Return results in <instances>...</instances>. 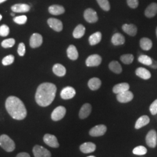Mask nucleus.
Listing matches in <instances>:
<instances>
[{"label":"nucleus","mask_w":157,"mask_h":157,"mask_svg":"<svg viewBox=\"0 0 157 157\" xmlns=\"http://www.w3.org/2000/svg\"><path fill=\"white\" fill-rule=\"evenodd\" d=\"M66 108L63 106H59L52 111L51 113V119L54 121H58L61 120L66 114Z\"/></svg>","instance_id":"20e7f679"},{"label":"nucleus","mask_w":157,"mask_h":157,"mask_svg":"<svg viewBox=\"0 0 157 157\" xmlns=\"http://www.w3.org/2000/svg\"><path fill=\"white\" fill-rule=\"evenodd\" d=\"M121 61L124 64L129 65L132 63L134 60V56L132 54H124L121 56Z\"/></svg>","instance_id":"473e14b6"},{"label":"nucleus","mask_w":157,"mask_h":157,"mask_svg":"<svg viewBox=\"0 0 157 157\" xmlns=\"http://www.w3.org/2000/svg\"><path fill=\"white\" fill-rule=\"evenodd\" d=\"M122 29L124 32L131 36H136L137 32L136 26L133 24H124L122 26Z\"/></svg>","instance_id":"6ab92c4d"},{"label":"nucleus","mask_w":157,"mask_h":157,"mask_svg":"<svg viewBox=\"0 0 157 157\" xmlns=\"http://www.w3.org/2000/svg\"><path fill=\"white\" fill-rule=\"evenodd\" d=\"M7 112L12 118L16 120H23L27 116V110L22 101L15 96L9 97L6 102Z\"/></svg>","instance_id":"f03ea898"},{"label":"nucleus","mask_w":157,"mask_h":157,"mask_svg":"<svg viewBox=\"0 0 157 157\" xmlns=\"http://www.w3.org/2000/svg\"><path fill=\"white\" fill-rule=\"evenodd\" d=\"M109 68L112 72L117 74H119L122 72V68L121 64L115 61H113L109 63Z\"/></svg>","instance_id":"7c9ffc66"},{"label":"nucleus","mask_w":157,"mask_h":157,"mask_svg":"<svg viewBox=\"0 0 157 157\" xmlns=\"http://www.w3.org/2000/svg\"><path fill=\"white\" fill-rule=\"evenodd\" d=\"M86 28L83 25H78L73 30V36L75 39H80L85 34Z\"/></svg>","instance_id":"cd10ccee"},{"label":"nucleus","mask_w":157,"mask_h":157,"mask_svg":"<svg viewBox=\"0 0 157 157\" xmlns=\"http://www.w3.org/2000/svg\"><path fill=\"white\" fill-rule=\"evenodd\" d=\"M12 16H15V13H12L11 14Z\"/></svg>","instance_id":"49530a36"},{"label":"nucleus","mask_w":157,"mask_h":157,"mask_svg":"<svg viewBox=\"0 0 157 157\" xmlns=\"http://www.w3.org/2000/svg\"><path fill=\"white\" fill-rule=\"evenodd\" d=\"M10 33V28L6 25L0 26V36L2 37H6Z\"/></svg>","instance_id":"4c0bfd02"},{"label":"nucleus","mask_w":157,"mask_h":157,"mask_svg":"<svg viewBox=\"0 0 157 157\" xmlns=\"http://www.w3.org/2000/svg\"><path fill=\"white\" fill-rule=\"evenodd\" d=\"M43 43V37L39 33H34L30 39V45L35 48L40 47Z\"/></svg>","instance_id":"4468645a"},{"label":"nucleus","mask_w":157,"mask_h":157,"mask_svg":"<svg viewBox=\"0 0 157 157\" xmlns=\"http://www.w3.org/2000/svg\"><path fill=\"white\" fill-rule=\"evenodd\" d=\"M117 100L121 103H127L133 100V94L128 90L117 94Z\"/></svg>","instance_id":"f8f14e48"},{"label":"nucleus","mask_w":157,"mask_h":157,"mask_svg":"<svg viewBox=\"0 0 157 157\" xmlns=\"http://www.w3.org/2000/svg\"><path fill=\"white\" fill-rule=\"evenodd\" d=\"M150 111L152 115L157 114V100H155L151 104L150 107Z\"/></svg>","instance_id":"a19ab883"},{"label":"nucleus","mask_w":157,"mask_h":157,"mask_svg":"<svg viewBox=\"0 0 157 157\" xmlns=\"http://www.w3.org/2000/svg\"><path fill=\"white\" fill-rule=\"evenodd\" d=\"M96 149L95 144L91 142H87L80 146V151L84 154H88L94 151Z\"/></svg>","instance_id":"dca6fc26"},{"label":"nucleus","mask_w":157,"mask_h":157,"mask_svg":"<svg viewBox=\"0 0 157 157\" xmlns=\"http://www.w3.org/2000/svg\"><path fill=\"white\" fill-rule=\"evenodd\" d=\"M152 68H154V69H157V62L156 61H152V63L151 65Z\"/></svg>","instance_id":"c03bdc74"},{"label":"nucleus","mask_w":157,"mask_h":157,"mask_svg":"<svg viewBox=\"0 0 157 157\" xmlns=\"http://www.w3.org/2000/svg\"><path fill=\"white\" fill-rule=\"evenodd\" d=\"M107 129L106 126L104 124H99L91 129L89 134L93 137H99L104 135L107 132Z\"/></svg>","instance_id":"1a4fd4ad"},{"label":"nucleus","mask_w":157,"mask_h":157,"mask_svg":"<svg viewBox=\"0 0 157 157\" xmlns=\"http://www.w3.org/2000/svg\"><path fill=\"white\" fill-rule=\"evenodd\" d=\"M34 157H51V154L47 149L42 146L36 145L33 149Z\"/></svg>","instance_id":"423d86ee"},{"label":"nucleus","mask_w":157,"mask_h":157,"mask_svg":"<svg viewBox=\"0 0 157 157\" xmlns=\"http://www.w3.org/2000/svg\"><path fill=\"white\" fill-rule=\"evenodd\" d=\"M130 88V86L128 83H122L119 84H116L113 87V92L117 94H118L119 93H123L124 91H128Z\"/></svg>","instance_id":"412c9836"},{"label":"nucleus","mask_w":157,"mask_h":157,"mask_svg":"<svg viewBox=\"0 0 157 157\" xmlns=\"http://www.w3.org/2000/svg\"><path fill=\"white\" fill-rule=\"evenodd\" d=\"M157 13V4L155 2H152L150 5L148 6L144 12L146 17L148 18L155 17Z\"/></svg>","instance_id":"f3484780"},{"label":"nucleus","mask_w":157,"mask_h":157,"mask_svg":"<svg viewBox=\"0 0 157 157\" xmlns=\"http://www.w3.org/2000/svg\"><path fill=\"white\" fill-rule=\"evenodd\" d=\"M47 23L51 28L54 30L59 32L62 31L63 29V25L61 21L56 18H50L48 19Z\"/></svg>","instance_id":"ddd939ff"},{"label":"nucleus","mask_w":157,"mask_h":157,"mask_svg":"<svg viewBox=\"0 0 157 157\" xmlns=\"http://www.w3.org/2000/svg\"><path fill=\"white\" fill-rule=\"evenodd\" d=\"M16 157H30V155L28 153L23 152L19 153L16 156Z\"/></svg>","instance_id":"37998d69"},{"label":"nucleus","mask_w":157,"mask_h":157,"mask_svg":"<svg viewBox=\"0 0 157 157\" xmlns=\"http://www.w3.org/2000/svg\"><path fill=\"white\" fill-rule=\"evenodd\" d=\"M91 105L90 104H84L80 109L78 116L79 118L82 119L87 118L90 115V113L91 112Z\"/></svg>","instance_id":"2eb2a0df"},{"label":"nucleus","mask_w":157,"mask_h":157,"mask_svg":"<svg viewBox=\"0 0 157 157\" xmlns=\"http://www.w3.org/2000/svg\"><path fill=\"white\" fill-rule=\"evenodd\" d=\"M0 146L6 152L13 151L15 149L14 141L6 135H2L0 136Z\"/></svg>","instance_id":"7ed1b4c3"},{"label":"nucleus","mask_w":157,"mask_h":157,"mask_svg":"<svg viewBox=\"0 0 157 157\" xmlns=\"http://www.w3.org/2000/svg\"><path fill=\"white\" fill-rule=\"evenodd\" d=\"M84 17L87 22L90 23H95L98 19L97 12L91 8H88L84 11Z\"/></svg>","instance_id":"6e6552de"},{"label":"nucleus","mask_w":157,"mask_h":157,"mask_svg":"<svg viewBox=\"0 0 157 157\" xmlns=\"http://www.w3.org/2000/svg\"><path fill=\"white\" fill-rule=\"evenodd\" d=\"M56 92V87L55 84L43 83L37 89L35 95L36 101L41 107H47L54 101Z\"/></svg>","instance_id":"f257e3e1"},{"label":"nucleus","mask_w":157,"mask_h":157,"mask_svg":"<svg viewBox=\"0 0 157 157\" xmlns=\"http://www.w3.org/2000/svg\"><path fill=\"white\" fill-rule=\"evenodd\" d=\"M2 19V15L0 14V21Z\"/></svg>","instance_id":"de8ad7c7"},{"label":"nucleus","mask_w":157,"mask_h":157,"mask_svg":"<svg viewBox=\"0 0 157 157\" xmlns=\"http://www.w3.org/2000/svg\"><path fill=\"white\" fill-rule=\"evenodd\" d=\"M111 42L113 45H122L125 42V38L124 36L121 33L114 34L112 36Z\"/></svg>","instance_id":"a878e982"},{"label":"nucleus","mask_w":157,"mask_h":157,"mask_svg":"<svg viewBox=\"0 0 157 157\" xmlns=\"http://www.w3.org/2000/svg\"><path fill=\"white\" fill-rule=\"evenodd\" d=\"M136 74L139 78L144 80H148L151 76L150 71L143 67H138L136 70Z\"/></svg>","instance_id":"a211bd4d"},{"label":"nucleus","mask_w":157,"mask_h":157,"mask_svg":"<svg viewBox=\"0 0 157 157\" xmlns=\"http://www.w3.org/2000/svg\"><path fill=\"white\" fill-rule=\"evenodd\" d=\"M102 62V58L101 56L98 54H93L89 56L86 61V64L89 67H98L101 64Z\"/></svg>","instance_id":"0eeeda50"},{"label":"nucleus","mask_w":157,"mask_h":157,"mask_svg":"<svg viewBox=\"0 0 157 157\" xmlns=\"http://www.w3.org/2000/svg\"><path fill=\"white\" fill-rule=\"evenodd\" d=\"M14 59H15V58L13 56L9 55L3 58V59L2 61V63L5 66L10 65L14 62Z\"/></svg>","instance_id":"e433bc0d"},{"label":"nucleus","mask_w":157,"mask_h":157,"mask_svg":"<svg viewBox=\"0 0 157 157\" xmlns=\"http://www.w3.org/2000/svg\"><path fill=\"white\" fill-rule=\"evenodd\" d=\"M156 34H157V28L156 29Z\"/></svg>","instance_id":"8fccbe9b"},{"label":"nucleus","mask_w":157,"mask_h":157,"mask_svg":"<svg viewBox=\"0 0 157 157\" xmlns=\"http://www.w3.org/2000/svg\"><path fill=\"white\" fill-rule=\"evenodd\" d=\"M102 34L100 32H97L91 34L89 39V41L91 45H95L101 41Z\"/></svg>","instance_id":"c85d7f7f"},{"label":"nucleus","mask_w":157,"mask_h":157,"mask_svg":"<svg viewBox=\"0 0 157 157\" xmlns=\"http://www.w3.org/2000/svg\"><path fill=\"white\" fill-rule=\"evenodd\" d=\"M98 5L101 8L105 11H108L110 10V4L108 0H97Z\"/></svg>","instance_id":"f704fd0d"},{"label":"nucleus","mask_w":157,"mask_h":157,"mask_svg":"<svg viewBox=\"0 0 157 157\" xmlns=\"http://www.w3.org/2000/svg\"><path fill=\"white\" fill-rule=\"evenodd\" d=\"M150 118L147 115H143L137 119L135 124V128L139 129L150 123Z\"/></svg>","instance_id":"5701e85b"},{"label":"nucleus","mask_w":157,"mask_h":157,"mask_svg":"<svg viewBox=\"0 0 157 157\" xmlns=\"http://www.w3.org/2000/svg\"><path fill=\"white\" fill-rule=\"evenodd\" d=\"M43 140L47 145L51 147L58 148L59 146L57 138L54 135L45 134L43 137Z\"/></svg>","instance_id":"9d476101"},{"label":"nucleus","mask_w":157,"mask_h":157,"mask_svg":"<svg viewBox=\"0 0 157 157\" xmlns=\"http://www.w3.org/2000/svg\"><path fill=\"white\" fill-rule=\"evenodd\" d=\"M95 157V156H92V155H91V156H89V157Z\"/></svg>","instance_id":"09e8293b"},{"label":"nucleus","mask_w":157,"mask_h":157,"mask_svg":"<svg viewBox=\"0 0 157 157\" xmlns=\"http://www.w3.org/2000/svg\"><path fill=\"white\" fill-rule=\"evenodd\" d=\"M15 43V40L13 39H8L4 40L2 43L1 45L2 47L5 48H8L12 47Z\"/></svg>","instance_id":"c9c22d12"},{"label":"nucleus","mask_w":157,"mask_h":157,"mask_svg":"<svg viewBox=\"0 0 157 157\" xmlns=\"http://www.w3.org/2000/svg\"><path fill=\"white\" fill-rule=\"evenodd\" d=\"M61 97L63 100H69L76 95V91L72 87L67 86L62 89L61 92Z\"/></svg>","instance_id":"9b49d317"},{"label":"nucleus","mask_w":157,"mask_h":157,"mask_svg":"<svg viewBox=\"0 0 157 157\" xmlns=\"http://www.w3.org/2000/svg\"><path fill=\"white\" fill-rule=\"evenodd\" d=\"M147 152V150L145 147L140 146L135 147L133 150V153L135 155H145Z\"/></svg>","instance_id":"72a5a7b5"},{"label":"nucleus","mask_w":157,"mask_h":157,"mask_svg":"<svg viewBox=\"0 0 157 157\" xmlns=\"http://www.w3.org/2000/svg\"><path fill=\"white\" fill-rule=\"evenodd\" d=\"M138 61L139 62L147 66H151L152 63L151 58L150 56L146 55H141L138 58Z\"/></svg>","instance_id":"2f4dec72"},{"label":"nucleus","mask_w":157,"mask_h":157,"mask_svg":"<svg viewBox=\"0 0 157 157\" xmlns=\"http://www.w3.org/2000/svg\"><path fill=\"white\" fill-rule=\"evenodd\" d=\"M48 11L53 15H59L65 12V9L62 6L53 5L49 7Z\"/></svg>","instance_id":"393cba45"},{"label":"nucleus","mask_w":157,"mask_h":157,"mask_svg":"<svg viewBox=\"0 0 157 157\" xmlns=\"http://www.w3.org/2000/svg\"><path fill=\"white\" fill-rule=\"evenodd\" d=\"M146 143L147 146L151 148H155L157 144V132L154 130H151L146 136Z\"/></svg>","instance_id":"39448f33"},{"label":"nucleus","mask_w":157,"mask_h":157,"mask_svg":"<svg viewBox=\"0 0 157 157\" xmlns=\"http://www.w3.org/2000/svg\"><path fill=\"white\" fill-rule=\"evenodd\" d=\"M67 56L68 58L71 60H76L78 58V51L76 47L73 45L69 46L67 49Z\"/></svg>","instance_id":"b1692460"},{"label":"nucleus","mask_w":157,"mask_h":157,"mask_svg":"<svg viewBox=\"0 0 157 157\" xmlns=\"http://www.w3.org/2000/svg\"><path fill=\"white\" fill-rule=\"evenodd\" d=\"M101 86V80L97 78H91L89 80L88 82V86L91 90L94 91V90H98V89H100Z\"/></svg>","instance_id":"bb28decb"},{"label":"nucleus","mask_w":157,"mask_h":157,"mask_svg":"<svg viewBox=\"0 0 157 157\" xmlns=\"http://www.w3.org/2000/svg\"><path fill=\"white\" fill-rule=\"evenodd\" d=\"M52 71L55 75L59 77H62L65 76L67 72L66 68L59 63H56L52 67Z\"/></svg>","instance_id":"4be33fe9"},{"label":"nucleus","mask_w":157,"mask_h":157,"mask_svg":"<svg viewBox=\"0 0 157 157\" xmlns=\"http://www.w3.org/2000/svg\"><path fill=\"white\" fill-rule=\"evenodd\" d=\"M30 9V6L25 4H17L11 7L12 11L14 12L17 13H23V12H27Z\"/></svg>","instance_id":"aec40b11"},{"label":"nucleus","mask_w":157,"mask_h":157,"mask_svg":"<svg viewBox=\"0 0 157 157\" xmlns=\"http://www.w3.org/2000/svg\"><path fill=\"white\" fill-rule=\"evenodd\" d=\"M127 3L130 8L135 9L139 6V0H127Z\"/></svg>","instance_id":"79ce46f5"},{"label":"nucleus","mask_w":157,"mask_h":157,"mask_svg":"<svg viewBox=\"0 0 157 157\" xmlns=\"http://www.w3.org/2000/svg\"><path fill=\"white\" fill-rule=\"evenodd\" d=\"M6 1V0H0V4H1V3H2V2H5Z\"/></svg>","instance_id":"a18cd8bd"},{"label":"nucleus","mask_w":157,"mask_h":157,"mask_svg":"<svg viewBox=\"0 0 157 157\" xmlns=\"http://www.w3.org/2000/svg\"><path fill=\"white\" fill-rule=\"evenodd\" d=\"M27 19H28V18L26 16L22 15V16L15 17L13 19V21L19 25H23L26 22Z\"/></svg>","instance_id":"58836bf2"},{"label":"nucleus","mask_w":157,"mask_h":157,"mask_svg":"<svg viewBox=\"0 0 157 157\" xmlns=\"http://www.w3.org/2000/svg\"><path fill=\"white\" fill-rule=\"evenodd\" d=\"M26 52V47L24 43H21L19 44L17 48V52L20 56H24Z\"/></svg>","instance_id":"ea45409f"},{"label":"nucleus","mask_w":157,"mask_h":157,"mask_svg":"<svg viewBox=\"0 0 157 157\" xmlns=\"http://www.w3.org/2000/svg\"><path fill=\"white\" fill-rule=\"evenodd\" d=\"M140 47L144 50L148 51L150 50L152 48V43L151 40L148 39L144 37L142 38L140 41Z\"/></svg>","instance_id":"c756f323"}]
</instances>
